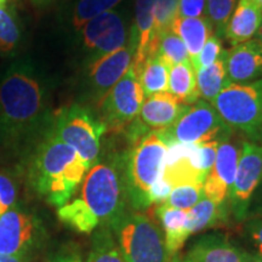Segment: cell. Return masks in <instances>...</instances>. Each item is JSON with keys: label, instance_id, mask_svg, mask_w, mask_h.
<instances>
[{"label": "cell", "instance_id": "obj_1", "mask_svg": "<svg viewBox=\"0 0 262 262\" xmlns=\"http://www.w3.org/2000/svg\"><path fill=\"white\" fill-rule=\"evenodd\" d=\"M48 85L29 62L12 63L0 80V152L16 155L50 126Z\"/></svg>", "mask_w": 262, "mask_h": 262}, {"label": "cell", "instance_id": "obj_2", "mask_svg": "<svg viewBox=\"0 0 262 262\" xmlns=\"http://www.w3.org/2000/svg\"><path fill=\"white\" fill-rule=\"evenodd\" d=\"M79 193L61 208L58 219L79 233L90 234L110 226L129 206L125 182V150L97 159L85 173Z\"/></svg>", "mask_w": 262, "mask_h": 262}, {"label": "cell", "instance_id": "obj_3", "mask_svg": "<svg viewBox=\"0 0 262 262\" xmlns=\"http://www.w3.org/2000/svg\"><path fill=\"white\" fill-rule=\"evenodd\" d=\"M89 169L75 149L58 140L49 126L34 149L29 180L49 204L61 208L71 201Z\"/></svg>", "mask_w": 262, "mask_h": 262}, {"label": "cell", "instance_id": "obj_4", "mask_svg": "<svg viewBox=\"0 0 262 262\" xmlns=\"http://www.w3.org/2000/svg\"><path fill=\"white\" fill-rule=\"evenodd\" d=\"M127 262H169L162 228L143 211L127 208L110 225Z\"/></svg>", "mask_w": 262, "mask_h": 262}, {"label": "cell", "instance_id": "obj_5", "mask_svg": "<svg viewBox=\"0 0 262 262\" xmlns=\"http://www.w3.org/2000/svg\"><path fill=\"white\" fill-rule=\"evenodd\" d=\"M166 148L158 131H150L125 150V182L130 208L145 211L150 206L148 193L162 175Z\"/></svg>", "mask_w": 262, "mask_h": 262}, {"label": "cell", "instance_id": "obj_6", "mask_svg": "<svg viewBox=\"0 0 262 262\" xmlns=\"http://www.w3.org/2000/svg\"><path fill=\"white\" fill-rule=\"evenodd\" d=\"M211 104L232 130L262 143V79L227 83Z\"/></svg>", "mask_w": 262, "mask_h": 262}, {"label": "cell", "instance_id": "obj_7", "mask_svg": "<svg viewBox=\"0 0 262 262\" xmlns=\"http://www.w3.org/2000/svg\"><path fill=\"white\" fill-rule=\"evenodd\" d=\"M50 130L58 140L74 148L89 168L100 158L101 139L106 127L90 107L74 103L62 108L51 120Z\"/></svg>", "mask_w": 262, "mask_h": 262}, {"label": "cell", "instance_id": "obj_8", "mask_svg": "<svg viewBox=\"0 0 262 262\" xmlns=\"http://www.w3.org/2000/svg\"><path fill=\"white\" fill-rule=\"evenodd\" d=\"M131 25L127 8L110 10L86 22L75 39L83 67L126 45Z\"/></svg>", "mask_w": 262, "mask_h": 262}, {"label": "cell", "instance_id": "obj_9", "mask_svg": "<svg viewBox=\"0 0 262 262\" xmlns=\"http://www.w3.org/2000/svg\"><path fill=\"white\" fill-rule=\"evenodd\" d=\"M158 133L166 146L171 142L198 145L227 139L232 136L233 130L224 122L211 103L199 98L186 108L172 126Z\"/></svg>", "mask_w": 262, "mask_h": 262}, {"label": "cell", "instance_id": "obj_10", "mask_svg": "<svg viewBox=\"0 0 262 262\" xmlns=\"http://www.w3.org/2000/svg\"><path fill=\"white\" fill-rule=\"evenodd\" d=\"M145 101L139 75L129 67L125 74L97 104L101 122L107 133H123L139 117Z\"/></svg>", "mask_w": 262, "mask_h": 262}, {"label": "cell", "instance_id": "obj_11", "mask_svg": "<svg viewBox=\"0 0 262 262\" xmlns=\"http://www.w3.org/2000/svg\"><path fill=\"white\" fill-rule=\"evenodd\" d=\"M135 50L136 38L131 31L126 45L84 66L81 88L85 100L98 104L104 95L112 89L129 70L133 63Z\"/></svg>", "mask_w": 262, "mask_h": 262}, {"label": "cell", "instance_id": "obj_12", "mask_svg": "<svg viewBox=\"0 0 262 262\" xmlns=\"http://www.w3.org/2000/svg\"><path fill=\"white\" fill-rule=\"evenodd\" d=\"M261 182L262 143L242 141L237 171L229 194V208L238 221L247 217L251 199Z\"/></svg>", "mask_w": 262, "mask_h": 262}, {"label": "cell", "instance_id": "obj_13", "mask_svg": "<svg viewBox=\"0 0 262 262\" xmlns=\"http://www.w3.org/2000/svg\"><path fill=\"white\" fill-rule=\"evenodd\" d=\"M40 225L33 215L12 208L0 214V254L26 257L40 241Z\"/></svg>", "mask_w": 262, "mask_h": 262}, {"label": "cell", "instance_id": "obj_14", "mask_svg": "<svg viewBox=\"0 0 262 262\" xmlns=\"http://www.w3.org/2000/svg\"><path fill=\"white\" fill-rule=\"evenodd\" d=\"M231 137L220 141L214 166L203 183L204 195L215 203H229V194L234 182L241 145L233 142Z\"/></svg>", "mask_w": 262, "mask_h": 262}, {"label": "cell", "instance_id": "obj_15", "mask_svg": "<svg viewBox=\"0 0 262 262\" xmlns=\"http://www.w3.org/2000/svg\"><path fill=\"white\" fill-rule=\"evenodd\" d=\"M226 72L228 83H249L261 79L262 42L258 39H250L227 50Z\"/></svg>", "mask_w": 262, "mask_h": 262}, {"label": "cell", "instance_id": "obj_16", "mask_svg": "<svg viewBox=\"0 0 262 262\" xmlns=\"http://www.w3.org/2000/svg\"><path fill=\"white\" fill-rule=\"evenodd\" d=\"M188 106L170 91H164L146 97L137 118L149 131L165 130L175 124Z\"/></svg>", "mask_w": 262, "mask_h": 262}, {"label": "cell", "instance_id": "obj_17", "mask_svg": "<svg viewBox=\"0 0 262 262\" xmlns=\"http://www.w3.org/2000/svg\"><path fill=\"white\" fill-rule=\"evenodd\" d=\"M153 6L155 0H134V21L131 31L136 38V50L131 67L140 77V72L150 56L153 41Z\"/></svg>", "mask_w": 262, "mask_h": 262}, {"label": "cell", "instance_id": "obj_18", "mask_svg": "<svg viewBox=\"0 0 262 262\" xmlns=\"http://www.w3.org/2000/svg\"><path fill=\"white\" fill-rule=\"evenodd\" d=\"M247 254L225 235L206 234L193 243L187 256L192 262H244Z\"/></svg>", "mask_w": 262, "mask_h": 262}, {"label": "cell", "instance_id": "obj_19", "mask_svg": "<svg viewBox=\"0 0 262 262\" xmlns=\"http://www.w3.org/2000/svg\"><path fill=\"white\" fill-rule=\"evenodd\" d=\"M155 215L160 222L170 257L178 255L187 239L192 235L188 211L172 208L168 204L157 205Z\"/></svg>", "mask_w": 262, "mask_h": 262}, {"label": "cell", "instance_id": "obj_20", "mask_svg": "<svg viewBox=\"0 0 262 262\" xmlns=\"http://www.w3.org/2000/svg\"><path fill=\"white\" fill-rule=\"evenodd\" d=\"M262 22V10L251 0H239L226 26L224 37L232 47L250 40Z\"/></svg>", "mask_w": 262, "mask_h": 262}, {"label": "cell", "instance_id": "obj_21", "mask_svg": "<svg viewBox=\"0 0 262 262\" xmlns=\"http://www.w3.org/2000/svg\"><path fill=\"white\" fill-rule=\"evenodd\" d=\"M171 31L185 42L191 63L198 56L205 41L214 34L211 22L205 15L199 17H178L173 22Z\"/></svg>", "mask_w": 262, "mask_h": 262}, {"label": "cell", "instance_id": "obj_22", "mask_svg": "<svg viewBox=\"0 0 262 262\" xmlns=\"http://www.w3.org/2000/svg\"><path fill=\"white\" fill-rule=\"evenodd\" d=\"M229 210L231 208H229L228 202L215 203L204 195L188 210L192 234L225 224Z\"/></svg>", "mask_w": 262, "mask_h": 262}, {"label": "cell", "instance_id": "obj_23", "mask_svg": "<svg viewBox=\"0 0 262 262\" xmlns=\"http://www.w3.org/2000/svg\"><path fill=\"white\" fill-rule=\"evenodd\" d=\"M226 57H227V50H222L221 55L214 63L202 68L195 73L199 97L209 103H212V101L228 83Z\"/></svg>", "mask_w": 262, "mask_h": 262}, {"label": "cell", "instance_id": "obj_24", "mask_svg": "<svg viewBox=\"0 0 262 262\" xmlns=\"http://www.w3.org/2000/svg\"><path fill=\"white\" fill-rule=\"evenodd\" d=\"M169 90L185 104H192L201 98L196 89L195 71L191 61L178 63L170 68Z\"/></svg>", "mask_w": 262, "mask_h": 262}, {"label": "cell", "instance_id": "obj_25", "mask_svg": "<svg viewBox=\"0 0 262 262\" xmlns=\"http://www.w3.org/2000/svg\"><path fill=\"white\" fill-rule=\"evenodd\" d=\"M170 68L158 55L147 58L139 77L145 97L169 90Z\"/></svg>", "mask_w": 262, "mask_h": 262}, {"label": "cell", "instance_id": "obj_26", "mask_svg": "<svg viewBox=\"0 0 262 262\" xmlns=\"http://www.w3.org/2000/svg\"><path fill=\"white\" fill-rule=\"evenodd\" d=\"M86 262H127L118 247L110 226H102L93 232Z\"/></svg>", "mask_w": 262, "mask_h": 262}, {"label": "cell", "instance_id": "obj_27", "mask_svg": "<svg viewBox=\"0 0 262 262\" xmlns=\"http://www.w3.org/2000/svg\"><path fill=\"white\" fill-rule=\"evenodd\" d=\"M123 0H74L70 10L68 25L77 33L83 26L96 16L117 8Z\"/></svg>", "mask_w": 262, "mask_h": 262}, {"label": "cell", "instance_id": "obj_28", "mask_svg": "<svg viewBox=\"0 0 262 262\" xmlns=\"http://www.w3.org/2000/svg\"><path fill=\"white\" fill-rule=\"evenodd\" d=\"M22 39L21 22L15 9L0 5V52L11 54L18 48Z\"/></svg>", "mask_w": 262, "mask_h": 262}, {"label": "cell", "instance_id": "obj_29", "mask_svg": "<svg viewBox=\"0 0 262 262\" xmlns=\"http://www.w3.org/2000/svg\"><path fill=\"white\" fill-rule=\"evenodd\" d=\"M180 0H155L153 6V41L150 56H155L158 41L164 33L170 31L175 19L179 17ZM148 57V58H149Z\"/></svg>", "mask_w": 262, "mask_h": 262}, {"label": "cell", "instance_id": "obj_30", "mask_svg": "<svg viewBox=\"0 0 262 262\" xmlns=\"http://www.w3.org/2000/svg\"><path fill=\"white\" fill-rule=\"evenodd\" d=\"M156 55L162 57L170 67L189 61V55L185 42L171 29L160 37Z\"/></svg>", "mask_w": 262, "mask_h": 262}, {"label": "cell", "instance_id": "obj_31", "mask_svg": "<svg viewBox=\"0 0 262 262\" xmlns=\"http://www.w3.org/2000/svg\"><path fill=\"white\" fill-rule=\"evenodd\" d=\"M204 196L203 183H185L171 188V192L164 204L188 211Z\"/></svg>", "mask_w": 262, "mask_h": 262}, {"label": "cell", "instance_id": "obj_32", "mask_svg": "<svg viewBox=\"0 0 262 262\" xmlns=\"http://www.w3.org/2000/svg\"><path fill=\"white\" fill-rule=\"evenodd\" d=\"M237 0H206L205 16L211 22L214 34L224 38L226 26L233 14Z\"/></svg>", "mask_w": 262, "mask_h": 262}, {"label": "cell", "instance_id": "obj_33", "mask_svg": "<svg viewBox=\"0 0 262 262\" xmlns=\"http://www.w3.org/2000/svg\"><path fill=\"white\" fill-rule=\"evenodd\" d=\"M222 52V38L219 35L212 34L210 38L205 41L204 47L202 48L201 52L198 54V56L195 57V60L192 62L193 68H194L195 73L202 68L208 67L214 63L217 60L219 56Z\"/></svg>", "mask_w": 262, "mask_h": 262}, {"label": "cell", "instance_id": "obj_34", "mask_svg": "<svg viewBox=\"0 0 262 262\" xmlns=\"http://www.w3.org/2000/svg\"><path fill=\"white\" fill-rule=\"evenodd\" d=\"M17 188L12 178L0 171V214L16 206Z\"/></svg>", "mask_w": 262, "mask_h": 262}, {"label": "cell", "instance_id": "obj_35", "mask_svg": "<svg viewBox=\"0 0 262 262\" xmlns=\"http://www.w3.org/2000/svg\"><path fill=\"white\" fill-rule=\"evenodd\" d=\"M245 232H247L251 244L254 245L255 250L257 255L262 256V217L256 216V217L250 219L245 224Z\"/></svg>", "mask_w": 262, "mask_h": 262}, {"label": "cell", "instance_id": "obj_36", "mask_svg": "<svg viewBox=\"0 0 262 262\" xmlns=\"http://www.w3.org/2000/svg\"><path fill=\"white\" fill-rule=\"evenodd\" d=\"M171 185L163 178V175H160V178L153 183V186L149 189L148 198L150 205H158L165 202L170 194V192H171Z\"/></svg>", "mask_w": 262, "mask_h": 262}, {"label": "cell", "instance_id": "obj_37", "mask_svg": "<svg viewBox=\"0 0 262 262\" xmlns=\"http://www.w3.org/2000/svg\"><path fill=\"white\" fill-rule=\"evenodd\" d=\"M205 0H180L179 17H199L204 15Z\"/></svg>", "mask_w": 262, "mask_h": 262}, {"label": "cell", "instance_id": "obj_38", "mask_svg": "<svg viewBox=\"0 0 262 262\" xmlns=\"http://www.w3.org/2000/svg\"><path fill=\"white\" fill-rule=\"evenodd\" d=\"M50 262H83L79 254L73 250H64L55 255Z\"/></svg>", "mask_w": 262, "mask_h": 262}, {"label": "cell", "instance_id": "obj_39", "mask_svg": "<svg viewBox=\"0 0 262 262\" xmlns=\"http://www.w3.org/2000/svg\"><path fill=\"white\" fill-rule=\"evenodd\" d=\"M0 262H27V261H26V257H22V256L0 254Z\"/></svg>", "mask_w": 262, "mask_h": 262}, {"label": "cell", "instance_id": "obj_40", "mask_svg": "<svg viewBox=\"0 0 262 262\" xmlns=\"http://www.w3.org/2000/svg\"><path fill=\"white\" fill-rule=\"evenodd\" d=\"M244 262H262V256H260V255H257V254L248 253Z\"/></svg>", "mask_w": 262, "mask_h": 262}, {"label": "cell", "instance_id": "obj_41", "mask_svg": "<svg viewBox=\"0 0 262 262\" xmlns=\"http://www.w3.org/2000/svg\"><path fill=\"white\" fill-rule=\"evenodd\" d=\"M169 262H192L191 258L188 256H181V255H175V256L171 257Z\"/></svg>", "mask_w": 262, "mask_h": 262}, {"label": "cell", "instance_id": "obj_42", "mask_svg": "<svg viewBox=\"0 0 262 262\" xmlns=\"http://www.w3.org/2000/svg\"><path fill=\"white\" fill-rule=\"evenodd\" d=\"M31 2L38 8H41V6H47L48 4H50L52 0H31Z\"/></svg>", "mask_w": 262, "mask_h": 262}, {"label": "cell", "instance_id": "obj_43", "mask_svg": "<svg viewBox=\"0 0 262 262\" xmlns=\"http://www.w3.org/2000/svg\"><path fill=\"white\" fill-rule=\"evenodd\" d=\"M257 35H258V40L262 42V22L260 25V28H258V31H257Z\"/></svg>", "mask_w": 262, "mask_h": 262}, {"label": "cell", "instance_id": "obj_44", "mask_svg": "<svg viewBox=\"0 0 262 262\" xmlns=\"http://www.w3.org/2000/svg\"><path fill=\"white\" fill-rule=\"evenodd\" d=\"M251 2H253L255 5H257L258 8L262 10V0H251Z\"/></svg>", "mask_w": 262, "mask_h": 262}, {"label": "cell", "instance_id": "obj_45", "mask_svg": "<svg viewBox=\"0 0 262 262\" xmlns=\"http://www.w3.org/2000/svg\"><path fill=\"white\" fill-rule=\"evenodd\" d=\"M6 3V0H0V5H4Z\"/></svg>", "mask_w": 262, "mask_h": 262}, {"label": "cell", "instance_id": "obj_46", "mask_svg": "<svg viewBox=\"0 0 262 262\" xmlns=\"http://www.w3.org/2000/svg\"><path fill=\"white\" fill-rule=\"evenodd\" d=\"M257 216H261V217H262V204H261V208H260V214H257Z\"/></svg>", "mask_w": 262, "mask_h": 262}]
</instances>
